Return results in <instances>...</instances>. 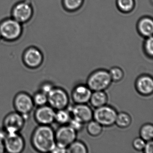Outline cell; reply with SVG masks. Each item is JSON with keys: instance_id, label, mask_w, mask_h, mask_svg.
<instances>
[{"instance_id": "cell-1", "label": "cell", "mask_w": 153, "mask_h": 153, "mask_svg": "<svg viewBox=\"0 0 153 153\" xmlns=\"http://www.w3.org/2000/svg\"><path fill=\"white\" fill-rule=\"evenodd\" d=\"M31 143L37 152L51 153L56 146L55 131L51 125H38L31 135Z\"/></svg>"}, {"instance_id": "cell-2", "label": "cell", "mask_w": 153, "mask_h": 153, "mask_svg": "<svg viewBox=\"0 0 153 153\" xmlns=\"http://www.w3.org/2000/svg\"><path fill=\"white\" fill-rule=\"evenodd\" d=\"M109 72L105 70L96 71L88 77L87 85L92 91H104L112 82Z\"/></svg>"}, {"instance_id": "cell-3", "label": "cell", "mask_w": 153, "mask_h": 153, "mask_svg": "<svg viewBox=\"0 0 153 153\" xmlns=\"http://www.w3.org/2000/svg\"><path fill=\"white\" fill-rule=\"evenodd\" d=\"M26 120L25 116L15 111L4 117L2 128L7 133L20 132L25 127Z\"/></svg>"}, {"instance_id": "cell-4", "label": "cell", "mask_w": 153, "mask_h": 153, "mask_svg": "<svg viewBox=\"0 0 153 153\" xmlns=\"http://www.w3.org/2000/svg\"><path fill=\"white\" fill-rule=\"evenodd\" d=\"M13 104L15 111L27 119L35 106L32 96L24 91L19 92L16 95L13 99Z\"/></svg>"}, {"instance_id": "cell-5", "label": "cell", "mask_w": 153, "mask_h": 153, "mask_svg": "<svg viewBox=\"0 0 153 153\" xmlns=\"http://www.w3.org/2000/svg\"><path fill=\"white\" fill-rule=\"evenodd\" d=\"M117 114L115 109L105 105L96 108L93 113V119L102 126L110 127L115 124Z\"/></svg>"}, {"instance_id": "cell-6", "label": "cell", "mask_w": 153, "mask_h": 153, "mask_svg": "<svg viewBox=\"0 0 153 153\" xmlns=\"http://www.w3.org/2000/svg\"><path fill=\"white\" fill-rule=\"evenodd\" d=\"M21 23L14 19H9L0 24V33L2 38L8 41L16 40L22 34Z\"/></svg>"}, {"instance_id": "cell-7", "label": "cell", "mask_w": 153, "mask_h": 153, "mask_svg": "<svg viewBox=\"0 0 153 153\" xmlns=\"http://www.w3.org/2000/svg\"><path fill=\"white\" fill-rule=\"evenodd\" d=\"M48 104L55 111L66 109L68 106L69 98L66 91L54 87L48 94Z\"/></svg>"}, {"instance_id": "cell-8", "label": "cell", "mask_w": 153, "mask_h": 153, "mask_svg": "<svg viewBox=\"0 0 153 153\" xmlns=\"http://www.w3.org/2000/svg\"><path fill=\"white\" fill-rule=\"evenodd\" d=\"M77 131L69 125H62L55 131L56 146L67 149L76 140Z\"/></svg>"}, {"instance_id": "cell-9", "label": "cell", "mask_w": 153, "mask_h": 153, "mask_svg": "<svg viewBox=\"0 0 153 153\" xmlns=\"http://www.w3.org/2000/svg\"><path fill=\"white\" fill-rule=\"evenodd\" d=\"M3 142L5 152L9 153H22L26 146L25 140L20 132L7 133Z\"/></svg>"}, {"instance_id": "cell-10", "label": "cell", "mask_w": 153, "mask_h": 153, "mask_svg": "<svg viewBox=\"0 0 153 153\" xmlns=\"http://www.w3.org/2000/svg\"><path fill=\"white\" fill-rule=\"evenodd\" d=\"M22 60L26 67L30 69H36L42 64L44 56L39 49L30 47L24 52Z\"/></svg>"}, {"instance_id": "cell-11", "label": "cell", "mask_w": 153, "mask_h": 153, "mask_svg": "<svg viewBox=\"0 0 153 153\" xmlns=\"http://www.w3.org/2000/svg\"><path fill=\"white\" fill-rule=\"evenodd\" d=\"M56 111L48 104L36 107L34 119L38 125H51L55 122Z\"/></svg>"}, {"instance_id": "cell-12", "label": "cell", "mask_w": 153, "mask_h": 153, "mask_svg": "<svg viewBox=\"0 0 153 153\" xmlns=\"http://www.w3.org/2000/svg\"><path fill=\"white\" fill-rule=\"evenodd\" d=\"M33 14V8L27 1H23L17 4L12 11L13 18L21 24L28 21L32 17Z\"/></svg>"}, {"instance_id": "cell-13", "label": "cell", "mask_w": 153, "mask_h": 153, "mask_svg": "<svg viewBox=\"0 0 153 153\" xmlns=\"http://www.w3.org/2000/svg\"><path fill=\"white\" fill-rule=\"evenodd\" d=\"M73 118L76 119L82 123H88L93 119L92 109L86 104H76L71 109Z\"/></svg>"}, {"instance_id": "cell-14", "label": "cell", "mask_w": 153, "mask_h": 153, "mask_svg": "<svg viewBox=\"0 0 153 153\" xmlns=\"http://www.w3.org/2000/svg\"><path fill=\"white\" fill-rule=\"evenodd\" d=\"M92 93V90L87 85H79L73 89L71 97L76 104H87L89 102Z\"/></svg>"}, {"instance_id": "cell-15", "label": "cell", "mask_w": 153, "mask_h": 153, "mask_svg": "<svg viewBox=\"0 0 153 153\" xmlns=\"http://www.w3.org/2000/svg\"><path fill=\"white\" fill-rule=\"evenodd\" d=\"M136 89L141 95L149 96L153 92V79L148 75H143L137 79L136 82Z\"/></svg>"}, {"instance_id": "cell-16", "label": "cell", "mask_w": 153, "mask_h": 153, "mask_svg": "<svg viewBox=\"0 0 153 153\" xmlns=\"http://www.w3.org/2000/svg\"><path fill=\"white\" fill-rule=\"evenodd\" d=\"M137 29L139 34L144 38L152 36L153 33V18L148 16L140 18L137 24Z\"/></svg>"}, {"instance_id": "cell-17", "label": "cell", "mask_w": 153, "mask_h": 153, "mask_svg": "<svg viewBox=\"0 0 153 153\" xmlns=\"http://www.w3.org/2000/svg\"><path fill=\"white\" fill-rule=\"evenodd\" d=\"M108 101V97L104 91H93L90 97L92 106L97 108L105 105Z\"/></svg>"}, {"instance_id": "cell-18", "label": "cell", "mask_w": 153, "mask_h": 153, "mask_svg": "<svg viewBox=\"0 0 153 153\" xmlns=\"http://www.w3.org/2000/svg\"><path fill=\"white\" fill-rule=\"evenodd\" d=\"M116 7L120 12L128 14L134 10L136 6L135 0H116Z\"/></svg>"}, {"instance_id": "cell-19", "label": "cell", "mask_w": 153, "mask_h": 153, "mask_svg": "<svg viewBox=\"0 0 153 153\" xmlns=\"http://www.w3.org/2000/svg\"><path fill=\"white\" fill-rule=\"evenodd\" d=\"M62 7L68 12H74L82 7L84 0H62Z\"/></svg>"}, {"instance_id": "cell-20", "label": "cell", "mask_w": 153, "mask_h": 153, "mask_svg": "<svg viewBox=\"0 0 153 153\" xmlns=\"http://www.w3.org/2000/svg\"><path fill=\"white\" fill-rule=\"evenodd\" d=\"M131 118L128 114L124 112L117 114L115 123L119 128H125L131 124Z\"/></svg>"}, {"instance_id": "cell-21", "label": "cell", "mask_w": 153, "mask_h": 153, "mask_svg": "<svg viewBox=\"0 0 153 153\" xmlns=\"http://www.w3.org/2000/svg\"><path fill=\"white\" fill-rule=\"evenodd\" d=\"M71 115L69 112L66 109L56 111L55 121L61 125H66L70 120Z\"/></svg>"}, {"instance_id": "cell-22", "label": "cell", "mask_w": 153, "mask_h": 153, "mask_svg": "<svg viewBox=\"0 0 153 153\" xmlns=\"http://www.w3.org/2000/svg\"><path fill=\"white\" fill-rule=\"evenodd\" d=\"M88 149L83 142L75 140L67 148V152L69 153H87Z\"/></svg>"}, {"instance_id": "cell-23", "label": "cell", "mask_w": 153, "mask_h": 153, "mask_svg": "<svg viewBox=\"0 0 153 153\" xmlns=\"http://www.w3.org/2000/svg\"><path fill=\"white\" fill-rule=\"evenodd\" d=\"M87 130L89 135L93 137H97L102 131V126L94 120H92L88 123Z\"/></svg>"}, {"instance_id": "cell-24", "label": "cell", "mask_w": 153, "mask_h": 153, "mask_svg": "<svg viewBox=\"0 0 153 153\" xmlns=\"http://www.w3.org/2000/svg\"><path fill=\"white\" fill-rule=\"evenodd\" d=\"M140 135L146 141L152 140L153 137V126L151 123L144 124L140 128Z\"/></svg>"}, {"instance_id": "cell-25", "label": "cell", "mask_w": 153, "mask_h": 153, "mask_svg": "<svg viewBox=\"0 0 153 153\" xmlns=\"http://www.w3.org/2000/svg\"><path fill=\"white\" fill-rule=\"evenodd\" d=\"M32 97L35 106L36 107L48 104L47 95L41 92L40 90L35 92L33 96H32Z\"/></svg>"}, {"instance_id": "cell-26", "label": "cell", "mask_w": 153, "mask_h": 153, "mask_svg": "<svg viewBox=\"0 0 153 153\" xmlns=\"http://www.w3.org/2000/svg\"><path fill=\"white\" fill-rule=\"evenodd\" d=\"M143 51L146 55L152 58L153 56V36L146 38L143 45Z\"/></svg>"}, {"instance_id": "cell-27", "label": "cell", "mask_w": 153, "mask_h": 153, "mask_svg": "<svg viewBox=\"0 0 153 153\" xmlns=\"http://www.w3.org/2000/svg\"><path fill=\"white\" fill-rule=\"evenodd\" d=\"M112 81L119 82L123 79L124 73L121 69L118 67H114L109 71Z\"/></svg>"}, {"instance_id": "cell-28", "label": "cell", "mask_w": 153, "mask_h": 153, "mask_svg": "<svg viewBox=\"0 0 153 153\" xmlns=\"http://www.w3.org/2000/svg\"><path fill=\"white\" fill-rule=\"evenodd\" d=\"M146 141L141 137L135 138L132 142L133 148L137 151H143L146 145Z\"/></svg>"}, {"instance_id": "cell-29", "label": "cell", "mask_w": 153, "mask_h": 153, "mask_svg": "<svg viewBox=\"0 0 153 153\" xmlns=\"http://www.w3.org/2000/svg\"><path fill=\"white\" fill-rule=\"evenodd\" d=\"M68 124L77 132L81 130L83 128V125L84 124L81 122L73 118L71 119Z\"/></svg>"}, {"instance_id": "cell-30", "label": "cell", "mask_w": 153, "mask_h": 153, "mask_svg": "<svg viewBox=\"0 0 153 153\" xmlns=\"http://www.w3.org/2000/svg\"><path fill=\"white\" fill-rule=\"evenodd\" d=\"M54 87V86L51 82L45 81L40 85L39 90L48 95Z\"/></svg>"}, {"instance_id": "cell-31", "label": "cell", "mask_w": 153, "mask_h": 153, "mask_svg": "<svg viewBox=\"0 0 153 153\" xmlns=\"http://www.w3.org/2000/svg\"><path fill=\"white\" fill-rule=\"evenodd\" d=\"M143 150L146 153H153V142L152 140L146 141V145Z\"/></svg>"}, {"instance_id": "cell-32", "label": "cell", "mask_w": 153, "mask_h": 153, "mask_svg": "<svg viewBox=\"0 0 153 153\" xmlns=\"http://www.w3.org/2000/svg\"><path fill=\"white\" fill-rule=\"evenodd\" d=\"M67 152V149L63 148L60 147L58 146H55L54 149L52 151L51 153H64Z\"/></svg>"}, {"instance_id": "cell-33", "label": "cell", "mask_w": 153, "mask_h": 153, "mask_svg": "<svg viewBox=\"0 0 153 153\" xmlns=\"http://www.w3.org/2000/svg\"><path fill=\"white\" fill-rule=\"evenodd\" d=\"M5 152V147H4L3 140L0 138V153H3Z\"/></svg>"}, {"instance_id": "cell-34", "label": "cell", "mask_w": 153, "mask_h": 153, "mask_svg": "<svg viewBox=\"0 0 153 153\" xmlns=\"http://www.w3.org/2000/svg\"><path fill=\"white\" fill-rule=\"evenodd\" d=\"M1 38H2V37H1V33H0V40L1 39Z\"/></svg>"}]
</instances>
